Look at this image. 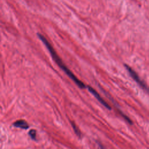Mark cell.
<instances>
[{
  "mask_svg": "<svg viewBox=\"0 0 149 149\" xmlns=\"http://www.w3.org/2000/svg\"><path fill=\"white\" fill-rule=\"evenodd\" d=\"M100 148H101V149H104V147H103L101 144H100Z\"/></svg>",
  "mask_w": 149,
  "mask_h": 149,
  "instance_id": "obj_7",
  "label": "cell"
},
{
  "mask_svg": "<svg viewBox=\"0 0 149 149\" xmlns=\"http://www.w3.org/2000/svg\"><path fill=\"white\" fill-rule=\"evenodd\" d=\"M13 126L15 127H20L21 129H27L29 128V125L28 123L24 120H17L13 123Z\"/></svg>",
  "mask_w": 149,
  "mask_h": 149,
  "instance_id": "obj_4",
  "label": "cell"
},
{
  "mask_svg": "<svg viewBox=\"0 0 149 149\" xmlns=\"http://www.w3.org/2000/svg\"><path fill=\"white\" fill-rule=\"evenodd\" d=\"M38 36L40 38V39L42 41V42L44 44V45L46 46V47L48 48L51 56L52 57L53 59L55 61L56 64L59 66L61 69H62L64 72L81 88H87V86L79 79H78L76 76L67 68V66L64 64L62 59L59 58V56L58 55L56 52H55V49H54L52 45L49 42V41L47 40V38L41 34L38 33Z\"/></svg>",
  "mask_w": 149,
  "mask_h": 149,
  "instance_id": "obj_1",
  "label": "cell"
},
{
  "mask_svg": "<svg viewBox=\"0 0 149 149\" xmlns=\"http://www.w3.org/2000/svg\"><path fill=\"white\" fill-rule=\"evenodd\" d=\"M29 136L31 137V138L33 140L36 139V131L34 129H31L29 131Z\"/></svg>",
  "mask_w": 149,
  "mask_h": 149,
  "instance_id": "obj_5",
  "label": "cell"
},
{
  "mask_svg": "<svg viewBox=\"0 0 149 149\" xmlns=\"http://www.w3.org/2000/svg\"><path fill=\"white\" fill-rule=\"evenodd\" d=\"M72 127H73V129H74V132H75V133H76L78 136H80V131L79 130V129H77V127L76 126V125H75L74 123H72Z\"/></svg>",
  "mask_w": 149,
  "mask_h": 149,
  "instance_id": "obj_6",
  "label": "cell"
},
{
  "mask_svg": "<svg viewBox=\"0 0 149 149\" xmlns=\"http://www.w3.org/2000/svg\"><path fill=\"white\" fill-rule=\"evenodd\" d=\"M87 88H88V91H89L98 100V101L100 102H101L105 108H107L108 109H111V108L110 107V106L107 104V102H106L104 100V99L100 96V95L98 93V92L96 91V90H95L94 88H92L91 87L88 86H87Z\"/></svg>",
  "mask_w": 149,
  "mask_h": 149,
  "instance_id": "obj_3",
  "label": "cell"
},
{
  "mask_svg": "<svg viewBox=\"0 0 149 149\" xmlns=\"http://www.w3.org/2000/svg\"><path fill=\"white\" fill-rule=\"evenodd\" d=\"M126 69L127 70V71L129 72V73H130V76L133 78V79L141 86L142 87L144 90H146L147 91H148L149 93V88L147 87V86H146V85L143 83V81H141V80L139 78V77L138 76V75L136 74V73L132 69L130 68L129 66H126Z\"/></svg>",
  "mask_w": 149,
  "mask_h": 149,
  "instance_id": "obj_2",
  "label": "cell"
}]
</instances>
